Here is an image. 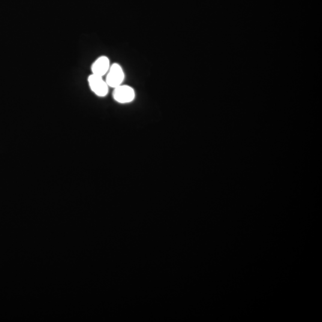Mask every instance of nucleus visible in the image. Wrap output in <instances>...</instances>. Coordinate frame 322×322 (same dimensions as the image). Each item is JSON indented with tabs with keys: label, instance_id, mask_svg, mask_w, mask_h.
<instances>
[{
	"label": "nucleus",
	"instance_id": "f03ea898",
	"mask_svg": "<svg viewBox=\"0 0 322 322\" xmlns=\"http://www.w3.org/2000/svg\"><path fill=\"white\" fill-rule=\"evenodd\" d=\"M112 96L117 103L126 104L131 103L134 100L135 94L134 90L131 87L122 84L113 89Z\"/></svg>",
	"mask_w": 322,
	"mask_h": 322
},
{
	"label": "nucleus",
	"instance_id": "f257e3e1",
	"mask_svg": "<svg viewBox=\"0 0 322 322\" xmlns=\"http://www.w3.org/2000/svg\"><path fill=\"white\" fill-rule=\"evenodd\" d=\"M106 82L110 88L115 89L122 85L125 79V73L121 66L117 63L111 65L107 74Z\"/></svg>",
	"mask_w": 322,
	"mask_h": 322
},
{
	"label": "nucleus",
	"instance_id": "20e7f679",
	"mask_svg": "<svg viewBox=\"0 0 322 322\" xmlns=\"http://www.w3.org/2000/svg\"><path fill=\"white\" fill-rule=\"evenodd\" d=\"M110 65L109 59L107 56H100L93 63L91 66L92 74L104 77L109 71Z\"/></svg>",
	"mask_w": 322,
	"mask_h": 322
},
{
	"label": "nucleus",
	"instance_id": "7ed1b4c3",
	"mask_svg": "<svg viewBox=\"0 0 322 322\" xmlns=\"http://www.w3.org/2000/svg\"><path fill=\"white\" fill-rule=\"evenodd\" d=\"M88 83L90 89L99 97L104 98L109 92V86L103 77L94 74L89 75Z\"/></svg>",
	"mask_w": 322,
	"mask_h": 322
}]
</instances>
